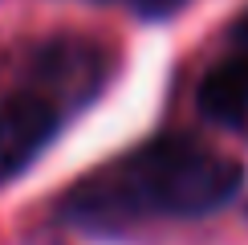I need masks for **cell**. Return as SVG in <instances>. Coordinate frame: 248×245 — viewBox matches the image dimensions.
<instances>
[{
	"mask_svg": "<svg viewBox=\"0 0 248 245\" xmlns=\"http://www.w3.org/2000/svg\"><path fill=\"white\" fill-rule=\"evenodd\" d=\"M244 184L232 156L187 135L155 139L114 168L74 188V225H118L130 217H208Z\"/></svg>",
	"mask_w": 248,
	"mask_h": 245,
	"instance_id": "cell-1",
	"label": "cell"
},
{
	"mask_svg": "<svg viewBox=\"0 0 248 245\" xmlns=\"http://www.w3.org/2000/svg\"><path fill=\"white\" fill-rule=\"evenodd\" d=\"M57 122L61 110L45 90H25L0 102V184L37 159V151L57 135Z\"/></svg>",
	"mask_w": 248,
	"mask_h": 245,
	"instance_id": "cell-2",
	"label": "cell"
},
{
	"mask_svg": "<svg viewBox=\"0 0 248 245\" xmlns=\"http://www.w3.org/2000/svg\"><path fill=\"white\" fill-rule=\"evenodd\" d=\"M200 110L216 127H248V53L236 49L203 74Z\"/></svg>",
	"mask_w": 248,
	"mask_h": 245,
	"instance_id": "cell-3",
	"label": "cell"
},
{
	"mask_svg": "<svg viewBox=\"0 0 248 245\" xmlns=\"http://www.w3.org/2000/svg\"><path fill=\"white\" fill-rule=\"evenodd\" d=\"M130 8H139V13H147V17H167L175 13V8H183L187 0H126Z\"/></svg>",
	"mask_w": 248,
	"mask_h": 245,
	"instance_id": "cell-4",
	"label": "cell"
},
{
	"mask_svg": "<svg viewBox=\"0 0 248 245\" xmlns=\"http://www.w3.org/2000/svg\"><path fill=\"white\" fill-rule=\"evenodd\" d=\"M232 41H236V49H240V53H248V8L236 17V25H232Z\"/></svg>",
	"mask_w": 248,
	"mask_h": 245,
	"instance_id": "cell-5",
	"label": "cell"
}]
</instances>
